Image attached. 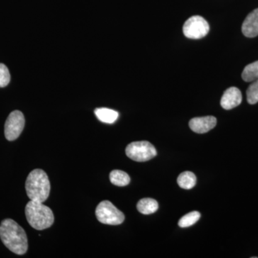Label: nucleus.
Here are the masks:
<instances>
[{
    "mask_svg": "<svg viewBox=\"0 0 258 258\" xmlns=\"http://www.w3.org/2000/svg\"><path fill=\"white\" fill-rule=\"evenodd\" d=\"M247 100L249 104L253 105L258 102V79L254 81L247 90Z\"/></svg>",
    "mask_w": 258,
    "mask_h": 258,
    "instance_id": "nucleus-17",
    "label": "nucleus"
},
{
    "mask_svg": "<svg viewBox=\"0 0 258 258\" xmlns=\"http://www.w3.org/2000/svg\"><path fill=\"white\" fill-rule=\"evenodd\" d=\"M210 32V25L203 17L192 16L188 19L183 26V33L185 37L193 40L203 38Z\"/></svg>",
    "mask_w": 258,
    "mask_h": 258,
    "instance_id": "nucleus-6",
    "label": "nucleus"
},
{
    "mask_svg": "<svg viewBox=\"0 0 258 258\" xmlns=\"http://www.w3.org/2000/svg\"><path fill=\"white\" fill-rule=\"evenodd\" d=\"M23 113L20 111L12 112L5 122V135L8 141H14L20 137L25 127Z\"/></svg>",
    "mask_w": 258,
    "mask_h": 258,
    "instance_id": "nucleus-7",
    "label": "nucleus"
},
{
    "mask_svg": "<svg viewBox=\"0 0 258 258\" xmlns=\"http://www.w3.org/2000/svg\"><path fill=\"white\" fill-rule=\"evenodd\" d=\"M0 238L5 245L14 253L22 255L28 249V237L21 226L11 219H6L0 225Z\"/></svg>",
    "mask_w": 258,
    "mask_h": 258,
    "instance_id": "nucleus-1",
    "label": "nucleus"
},
{
    "mask_svg": "<svg viewBox=\"0 0 258 258\" xmlns=\"http://www.w3.org/2000/svg\"><path fill=\"white\" fill-rule=\"evenodd\" d=\"M125 154L131 159L138 162L151 160L157 156L155 147L147 141L132 142L125 148Z\"/></svg>",
    "mask_w": 258,
    "mask_h": 258,
    "instance_id": "nucleus-5",
    "label": "nucleus"
},
{
    "mask_svg": "<svg viewBox=\"0 0 258 258\" xmlns=\"http://www.w3.org/2000/svg\"><path fill=\"white\" fill-rule=\"evenodd\" d=\"M200 217H201V214L198 211L189 212L180 219L178 225L182 228L191 227V225H195L196 222H198Z\"/></svg>",
    "mask_w": 258,
    "mask_h": 258,
    "instance_id": "nucleus-16",
    "label": "nucleus"
},
{
    "mask_svg": "<svg viewBox=\"0 0 258 258\" xmlns=\"http://www.w3.org/2000/svg\"><path fill=\"white\" fill-rule=\"evenodd\" d=\"M96 216L98 221L105 225H118L123 223L125 220L123 212L108 200L101 202L97 206Z\"/></svg>",
    "mask_w": 258,
    "mask_h": 258,
    "instance_id": "nucleus-4",
    "label": "nucleus"
},
{
    "mask_svg": "<svg viewBox=\"0 0 258 258\" xmlns=\"http://www.w3.org/2000/svg\"><path fill=\"white\" fill-rule=\"evenodd\" d=\"M10 74L9 69L5 64L0 63V88H4L9 84Z\"/></svg>",
    "mask_w": 258,
    "mask_h": 258,
    "instance_id": "nucleus-18",
    "label": "nucleus"
},
{
    "mask_svg": "<svg viewBox=\"0 0 258 258\" xmlns=\"http://www.w3.org/2000/svg\"><path fill=\"white\" fill-rule=\"evenodd\" d=\"M242 32L244 36L249 38L258 36V8L246 17L242 23Z\"/></svg>",
    "mask_w": 258,
    "mask_h": 258,
    "instance_id": "nucleus-10",
    "label": "nucleus"
},
{
    "mask_svg": "<svg viewBox=\"0 0 258 258\" xmlns=\"http://www.w3.org/2000/svg\"><path fill=\"white\" fill-rule=\"evenodd\" d=\"M217 125V118L212 115L197 117L190 120V128L195 133L205 134L215 128Z\"/></svg>",
    "mask_w": 258,
    "mask_h": 258,
    "instance_id": "nucleus-8",
    "label": "nucleus"
},
{
    "mask_svg": "<svg viewBox=\"0 0 258 258\" xmlns=\"http://www.w3.org/2000/svg\"><path fill=\"white\" fill-rule=\"evenodd\" d=\"M95 114L98 120L106 123H113L118 118V112L107 108H96Z\"/></svg>",
    "mask_w": 258,
    "mask_h": 258,
    "instance_id": "nucleus-12",
    "label": "nucleus"
},
{
    "mask_svg": "<svg viewBox=\"0 0 258 258\" xmlns=\"http://www.w3.org/2000/svg\"><path fill=\"white\" fill-rule=\"evenodd\" d=\"M137 210L143 215H152L157 211L159 204L152 198H144L139 200L137 205Z\"/></svg>",
    "mask_w": 258,
    "mask_h": 258,
    "instance_id": "nucleus-11",
    "label": "nucleus"
},
{
    "mask_svg": "<svg viewBox=\"0 0 258 258\" xmlns=\"http://www.w3.org/2000/svg\"><path fill=\"white\" fill-rule=\"evenodd\" d=\"M177 183L180 187L182 189H192L196 185L197 177L191 171H184L178 176Z\"/></svg>",
    "mask_w": 258,
    "mask_h": 258,
    "instance_id": "nucleus-13",
    "label": "nucleus"
},
{
    "mask_svg": "<svg viewBox=\"0 0 258 258\" xmlns=\"http://www.w3.org/2000/svg\"><path fill=\"white\" fill-rule=\"evenodd\" d=\"M110 181L112 184L118 186H125L130 183L131 179L125 171L113 170L110 173Z\"/></svg>",
    "mask_w": 258,
    "mask_h": 258,
    "instance_id": "nucleus-14",
    "label": "nucleus"
},
{
    "mask_svg": "<svg viewBox=\"0 0 258 258\" xmlns=\"http://www.w3.org/2000/svg\"><path fill=\"white\" fill-rule=\"evenodd\" d=\"M25 189L30 200L42 203L46 201L50 191V180L46 173L40 169L32 171L27 178Z\"/></svg>",
    "mask_w": 258,
    "mask_h": 258,
    "instance_id": "nucleus-2",
    "label": "nucleus"
},
{
    "mask_svg": "<svg viewBox=\"0 0 258 258\" xmlns=\"http://www.w3.org/2000/svg\"><path fill=\"white\" fill-rule=\"evenodd\" d=\"M25 216L32 227L37 230L49 228L54 222L52 210L42 203L30 200L25 207Z\"/></svg>",
    "mask_w": 258,
    "mask_h": 258,
    "instance_id": "nucleus-3",
    "label": "nucleus"
},
{
    "mask_svg": "<svg viewBox=\"0 0 258 258\" xmlns=\"http://www.w3.org/2000/svg\"><path fill=\"white\" fill-rule=\"evenodd\" d=\"M241 91L236 87L229 88L222 95L220 104L224 109L231 110L238 106L242 103Z\"/></svg>",
    "mask_w": 258,
    "mask_h": 258,
    "instance_id": "nucleus-9",
    "label": "nucleus"
},
{
    "mask_svg": "<svg viewBox=\"0 0 258 258\" xmlns=\"http://www.w3.org/2000/svg\"><path fill=\"white\" fill-rule=\"evenodd\" d=\"M242 78L245 82H252L258 79V60L244 68Z\"/></svg>",
    "mask_w": 258,
    "mask_h": 258,
    "instance_id": "nucleus-15",
    "label": "nucleus"
}]
</instances>
